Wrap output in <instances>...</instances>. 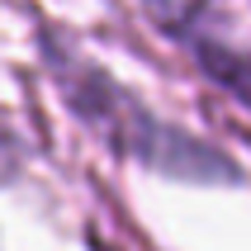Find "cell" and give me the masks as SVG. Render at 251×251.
<instances>
[{
	"instance_id": "obj_1",
	"label": "cell",
	"mask_w": 251,
	"mask_h": 251,
	"mask_svg": "<svg viewBox=\"0 0 251 251\" xmlns=\"http://www.w3.org/2000/svg\"><path fill=\"white\" fill-rule=\"evenodd\" d=\"M48 67H52L57 90L67 95V104L119 156L147 161V166L166 171V176H180V180H204V185H237L242 180V171L218 147H209V142H199L190 133H180V128L152 119L128 90H119L85 57H67L57 43H48Z\"/></svg>"
},
{
	"instance_id": "obj_2",
	"label": "cell",
	"mask_w": 251,
	"mask_h": 251,
	"mask_svg": "<svg viewBox=\"0 0 251 251\" xmlns=\"http://www.w3.org/2000/svg\"><path fill=\"white\" fill-rule=\"evenodd\" d=\"M19 166H24V142H19V133L0 119V185L14 180V176H19Z\"/></svg>"
}]
</instances>
